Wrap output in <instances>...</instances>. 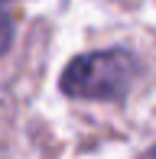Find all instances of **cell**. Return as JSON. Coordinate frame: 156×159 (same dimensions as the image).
<instances>
[{"label": "cell", "mask_w": 156, "mask_h": 159, "mask_svg": "<svg viewBox=\"0 0 156 159\" xmlns=\"http://www.w3.org/2000/svg\"><path fill=\"white\" fill-rule=\"evenodd\" d=\"M140 75V62L127 49H101L72 59L62 71V91L81 101H124Z\"/></svg>", "instance_id": "6da1fadb"}, {"label": "cell", "mask_w": 156, "mask_h": 159, "mask_svg": "<svg viewBox=\"0 0 156 159\" xmlns=\"http://www.w3.org/2000/svg\"><path fill=\"white\" fill-rule=\"evenodd\" d=\"M10 42H13V16L3 7V0H0V55L10 49Z\"/></svg>", "instance_id": "7a4b0ae2"}, {"label": "cell", "mask_w": 156, "mask_h": 159, "mask_svg": "<svg viewBox=\"0 0 156 159\" xmlns=\"http://www.w3.org/2000/svg\"><path fill=\"white\" fill-rule=\"evenodd\" d=\"M140 159H156V146H150V149H146V153L140 156Z\"/></svg>", "instance_id": "3957f363"}]
</instances>
